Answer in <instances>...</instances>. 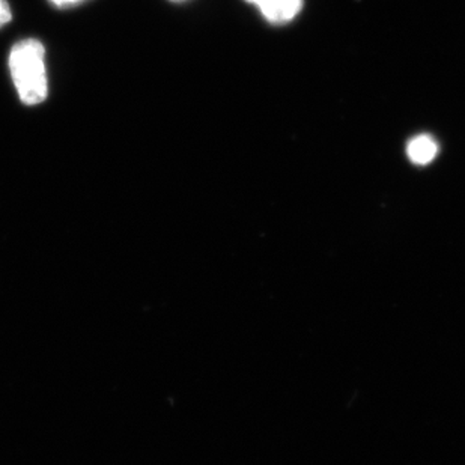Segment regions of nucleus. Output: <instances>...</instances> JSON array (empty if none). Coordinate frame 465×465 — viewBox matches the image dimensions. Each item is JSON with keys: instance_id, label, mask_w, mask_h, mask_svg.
<instances>
[{"instance_id": "nucleus-1", "label": "nucleus", "mask_w": 465, "mask_h": 465, "mask_svg": "<svg viewBox=\"0 0 465 465\" xmlns=\"http://www.w3.org/2000/svg\"><path fill=\"white\" fill-rule=\"evenodd\" d=\"M9 71L18 97L25 104L45 102L49 94L45 45L36 40H23L9 53Z\"/></svg>"}, {"instance_id": "nucleus-2", "label": "nucleus", "mask_w": 465, "mask_h": 465, "mask_svg": "<svg viewBox=\"0 0 465 465\" xmlns=\"http://www.w3.org/2000/svg\"><path fill=\"white\" fill-rule=\"evenodd\" d=\"M255 5L263 18L272 25H283L294 20L302 11L303 0H246Z\"/></svg>"}, {"instance_id": "nucleus-3", "label": "nucleus", "mask_w": 465, "mask_h": 465, "mask_svg": "<svg viewBox=\"0 0 465 465\" xmlns=\"http://www.w3.org/2000/svg\"><path fill=\"white\" fill-rule=\"evenodd\" d=\"M407 154L411 163L417 166H425V164H430L439 154V145L434 137L430 134H420L409 142Z\"/></svg>"}, {"instance_id": "nucleus-4", "label": "nucleus", "mask_w": 465, "mask_h": 465, "mask_svg": "<svg viewBox=\"0 0 465 465\" xmlns=\"http://www.w3.org/2000/svg\"><path fill=\"white\" fill-rule=\"evenodd\" d=\"M11 22V8L6 0H0V27Z\"/></svg>"}, {"instance_id": "nucleus-5", "label": "nucleus", "mask_w": 465, "mask_h": 465, "mask_svg": "<svg viewBox=\"0 0 465 465\" xmlns=\"http://www.w3.org/2000/svg\"><path fill=\"white\" fill-rule=\"evenodd\" d=\"M57 8H66V6H74V5L82 4L84 0H50Z\"/></svg>"}, {"instance_id": "nucleus-6", "label": "nucleus", "mask_w": 465, "mask_h": 465, "mask_svg": "<svg viewBox=\"0 0 465 465\" xmlns=\"http://www.w3.org/2000/svg\"><path fill=\"white\" fill-rule=\"evenodd\" d=\"M172 2H184V0H172Z\"/></svg>"}]
</instances>
